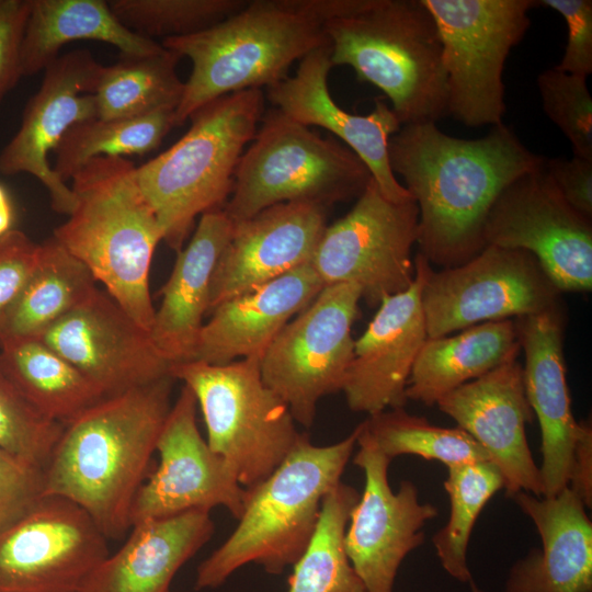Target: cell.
<instances>
[{
  "instance_id": "1",
  "label": "cell",
  "mask_w": 592,
  "mask_h": 592,
  "mask_svg": "<svg viewBox=\"0 0 592 592\" xmlns=\"http://www.w3.org/2000/svg\"><path fill=\"white\" fill-rule=\"evenodd\" d=\"M388 158L419 208V253L443 269L486 247L485 224L497 198L546 161L503 123L478 139L453 137L434 122L401 125L388 141Z\"/></svg>"
},
{
  "instance_id": "2",
  "label": "cell",
  "mask_w": 592,
  "mask_h": 592,
  "mask_svg": "<svg viewBox=\"0 0 592 592\" xmlns=\"http://www.w3.org/2000/svg\"><path fill=\"white\" fill-rule=\"evenodd\" d=\"M171 375L105 397L64 425L43 468L45 496L83 509L107 538L130 527L134 499L171 409Z\"/></svg>"
},
{
  "instance_id": "3",
  "label": "cell",
  "mask_w": 592,
  "mask_h": 592,
  "mask_svg": "<svg viewBox=\"0 0 592 592\" xmlns=\"http://www.w3.org/2000/svg\"><path fill=\"white\" fill-rule=\"evenodd\" d=\"M300 1L322 26L332 66L383 91L401 125L447 115L441 39L421 0Z\"/></svg>"
},
{
  "instance_id": "4",
  "label": "cell",
  "mask_w": 592,
  "mask_h": 592,
  "mask_svg": "<svg viewBox=\"0 0 592 592\" xmlns=\"http://www.w3.org/2000/svg\"><path fill=\"white\" fill-rule=\"evenodd\" d=\"M136 170L123 157L90 160L71 178L76 205L53 238L150 333L156 309L149 272L162 231Z\"/></svg>"
},
{
  "instance_id": "5",
  "label": "cell",
  "mask_w": 592,
  "mask_h": 592,
  "mask_svg": "<svg viewBox=\"0 0 592 592\" xmlns=\"http://www.w3.org/2000/svg\"><path fill=\"white\" fill-rule=\"evenodd\" d=\"M358 426L321 446L301 433L278 467L249 497L238 525L197 567L194 588L217 589L238 569L255 563L270 574L294 566L308 546L326 494L341 482Z\"/></svg>"
},
{
  "instance_id": "6",
  "label": "cell",
  "mask_w": 592,
  "mask_h": 592,
  "mask_svg": "<svg viewBox=\"0 0 592 592\" xmlns=\"http://www.w3.org/2000/svg\"><path fill=\"white\" fill-rule=\"evenodd\" d=\"M328 44L319 20L300 0L248 1L209 29L162 39L163 48L192 61L175 127L218 98L280 82L296 60Z\"/></svg>"
},
{
  "instance_id": "7",
  "label": "cell",
  "mask_w": 592,
  "mask_h": 592,
  "mask_svg": "<svg viewBox=\"0 0 592 592\" xmlns=\"http://www.w3.org/2000/svg\"><path fill=\"white\" fill-rule=\"evenodd\" d=\"M264 115L260 89L218 98L195 111L189 130L170 148L137 167V180L162 231L179 252L197 216L223 209L238 162Z\"/></svg>"
},
{
  "instance_id": "8",
  "label": "cell",
  "mask_w": 592,
  "mask_h": 592,
  "mask_svg": "<svg viewBox=\"0 0 592 592\" xmlns=\"http://www.w3.org/2000/svg\"><path fill=\"white\" fill-rule=\"evenodd\" d=\"M371 179L366 164L344 144L272 109L238 162L223 210L236 224L281 203L327 208L358 197Z\"/></svg>"
},
{
  "instance_id": "9",
  "label": "cell",
  "mask_w": 592,
  "mask_h": 592,
  "mask_svg": "<svg viewBox=\"0 0 592 592\" xmlns=\"http://www.w3.org/2000/svg\"><path fill=\"white\" fill-rule=\"evenodd\" d=\"M169 373L194 394L209 448L244 489L265 480L298 442L301 433L289 408L262 379L260 357L177 363Z\"/></svg>"
},
{
  "instance_id": "10",
  "label": "cell",
  "mask_w": 592,
  "mask_h": 592,
  "mask_svg": "<svg viewBox=\"0 0 592 592\" xmlns=\"http://www.w3.org/2000/svg\"><path fill=\"white\" fill-rule=\"evenodd\" d=\"M434 19L447 80V115L468 127L505 113V60L526 34L536 0H421Z\"/></svg>"
},
{
  "instance_id": "11",
  "label": "cell",
  "mask_w": 592,
  "mask_h": 592,
  "mask_svg": "<svg viewBox=\"0 0 592 592\" xmlns=\"http://www.w3.org/2000/svg\"><path fill=\"white\" fill-rule=\"evenodd\" d=\"M361 299L362 291L355 284L323 286L260 357L263 382L305 428L312 425L322 397L342 391L353 357L352 326Z\"/></svg>"
},
{
  "instance_id": "12",
  "label": "cell",
  "mask_w": 592,
  "mask_h": 592,
  "mask_svg": "<svg viewBox=\"0 0 592 592\" xmlns=\"http://www.w3.org/2000/svg\"><path fill=\"white\" fill-rule=\"evenodd\" d=\"M419 208L413 198H386L373 178L343 217L327 225L311 265L323 286L351 283L374 307L406 291L414 280L411 250L418 239Z\"/></svg>"
},
{
  "instance_id": "13",
  "label": "cell",
  "mask_w": 592,
  "mask_h": 592,
  "mask_svg": "<svg viewBox=\"0 0 592 592\" xmlns=\"http://www.w3.org/2000/svg\"><path fill=\"white\" fill-rule=\"evenodd\" d=\"M560 293L530 252L487 244L460 265L430 269L421 293L426 335L555 309Z\"/></svg>"
},
{
  "instance_id": "14",
  "label": "cell",
  "mask_w": 592,
  "mask_h": 592,
  "mask_svg": "<svg viewBox=\"0 0 592 592\" xmlns=\"http://www.w3.org/2000/svg\"><path fill=\"white\" fill-rule=\"evenodd\" d=\"M483 238L486 246L533 254L560 292L592 288L591 219L565 201L545 164L500 194L488 214Z\"/></svg>"
},
{
  "instance_id": "15",
  "label": "cell",
  "mask_w": 592,
  "mask_h": 592,
  "mask_svg": "<svg viewBox=\"0 0 592 592\" xmlns=\"http://www.w3.org/2000/svg\"><path fill=\"white\" fill-rule=\"evenodd\" d=\"M107 539L76 503L42 497L0 530V592H77L110 554Z\"/></svg>"
},
{
  "instance_id": "16",
  "label": "cell",
  "mask_w": 592,
  "mask_h": 592,
  "mask_svg": "<svg viewBox=\"0 0 592 592\" xmlns=\"http://www.w3.org/2000/svg\"><path fill=\"white\" fill-rule=\"evenodd\" d=\"M196 409L194 394L183 385L157 441L159 464L134 499L132 525L216 506L226 508L237 520L242 514L249 490L201 435Z\"/></svg>"
},
{
  "instance_id": "17",
  "label": "cell",
  "mask_w": 592,
  "mask_h": 592,
  "mask_svg": "<svg viewBox=\"0 0 592 592\" xmlns=\"http://www.w3.org/2000/svg\"><path fill=\"white\" fill-rule=\"evenodd\" d=\"M356 444L353 463L363 470L365 482L350 514L344 549L367 592H394L402 561L424 543L423 527L439 511L419 500L410 480L394 491L388 480L391 459L358 435Z\"/></svg>"
},
{
  "instance_id": "18",
  "label": "cell",
  "mask_w": 592,
  "mask_h": 592,
  "mask_svg": "<svg viewBox=\"0 0 592 592\" xmlns=\"http://www.w3.org/2000/svg\"><path fill=\"white\" fill-rule=\"evenodd\" d=\"M102 66L86 49L58 56L45 68L19 129L0 151V173L33 175L47 190L52 208L67 216L75 208L76 197L54 171L48 155L70 127L98 117L94 91Z\"/></svg>"
},
{
  "instance_id": "19",
  "label": "cell",
  "mask_w": 592,
  "mask_h": 592,
  "mask_svg": "<svg viewBox=\"0 0 592 592\" xmlns=\"http://www.w3.org/2000/svg\"><path fill=\"white\" fill-rule=\"evenodd\" d=\"M36 338L75 365L106 397L170 375L171 364L157 350L150 333L99 287Z\"/></svg>"
},
{
  "instance_id": "20",
  "label": "cell",
  "mask_w": 592,
  "mask_h": 592,
  "mask_svg": "<svg viewBox=\"0 0 592 592\" xmlns=\"http://www.w3.org/2000/svg\"><path fill=\"white\" fill-rule=\"evenodd\" d=\"M414 280L403 292L386 296L354 351L342 388L352 411L368 415L403 408L415 358L425 342L422 287L431 269L419 252L413 259Z\"/></svg>"
},
{
  "instance_id": "21",
  "label": "cell",
  "mask_w": 592,
  "mask_h": 592,
  "mask_svg": "<svg viewBox=\"0 0 592 592\" xmlns=\"http://www.w3.org/2000/svg\"><path fill=\"white\" fill-rule=\"evenodd\" d=\"M436 406L486 451L502 474L506 497L543 496L539 466L526 439L533 410L517 358L452 390Z\"/></svg>"
},
{
  "instance_id": "22",
  "label": "cell",
  "mask_w": 592,
  "mask_h": 592,
  "mask_svg": "<svg viewBox=\"0 0 592 592\" xmlns=\"http://www.w3.org/2000/svg\"><path fill=\"white\" fill-rule=\"evenodd\" d=\"M329 44L305 56L294 76L266 88V98L289 118L307 126L322 127L338 137L368 168L383 195L396 203L411 200L392 173L388 141L401 127L391 107L376 99L367 115L352 114L340 107L328 89L332 69Z\"/></svg>"
},
{
  "instance_id": "23",
  "label": "cell",
  "mask_w": 592,
  "mask_h": 592,
  "mask_svg": "<svg viewBox=\"0 0 592 592\" xmlns=\"http://www.w3.org/2000/svg\"><path fill=\"white\" fill-rule=\"evenodd\" d=\"M327 208L291 202L234 224L213 273L212 312L223 301L311 263L327 227Z\"/></svg>"
},
{
  "instance_id": "24",
  "label": "cell",
  "mask_w": 592,
  "mask_h": 592,
  "mask_svg": "<svg viewBox=\"0 0 592 592\" xmlns=\"http://www.w3.org/2000/svg\"><path fill=\"white\" fill-rule=\"evenodd\" d=\"M515 327L525 356V394L540 428L543 497H553L568 486L580 431L566 380L561 316L555 308L520 317Z\"/></svg>"
},
{
  "instance_id": "25",
  "label": "cell",
  "mask_w": 592,
  "mask_h": 592,
  "mask_svg": "<svg viewBox=\"0 0 592 592\" xmlns=\"http://www.w3.org/2000/svg\"><path fill=\"white\" fill-rule=\"evenodd\" d=\"M511 499L534 524L540 548L512 565L504 592H592V523L579 497L566 487L553 497Z\"/></svg>"
},
{
  "instance_id": "26",
  "label": "cell",
  "mask_w": 592,
  "mask_h": 592,
  "mask_svg": "<svg viewBox=\"0 0 592 592\" xmlns=\"http://www.w3.org/2000/svg\"><path fill=\"white\" fill-rule=\"evenodd\" d=\"M322 288L308 263L223 301L201 329L194 361L224 365L238 357H261Z\"/></svg>"
},
{
  "instance_id": "27",
  "label": "cell",
  "mask_w": 592,
  "mask_h": 592,
  "mask_svg": "<svg viewBox=\"0 0 592 592\" xmlns=\"http://www.w3.org/2000/svg\"><path fill=\"white\" fill-rule=\"evenodd\" d=\"M127 540L109 554L77 592H170L180 568L213 536L210 511L191 510L132 525Z\"/></svg>"
},
{
  "instance_id": "28",
  "label": "cell",
  "mask_w": 592,
  "mask_h": 592,
  "mask_svg": "<svg viewBox=\"0 0 592 592\" xmlns=\"http://www.w3.org/2000/svg\"><path fill=\"white\" fill-rule=\"evenodd\" d=\"M232 229L234 223L223 209L205 213L187 244L177 252L150 330L155 346L171 365L194 361L209 309L212 276Z\"/></svg>"
},
{
  "instance_id": "29",
  "label": "cell",
  "mask_w": 592,
  "mask_h": 592,
  "mask_svg": "<svg viewBox=\"0 0 592 592\" xmlns=\"http://www.w3.org/2000/svg\"><path fill=\"white\" fill-rule=\"evenodd\" d=\"M75 41L110 44L123 57L147 56L163 48L125 27L107 1L31 0L21 47L22 76L44 71L61 47Z\"/></svg>"
},
{
  "instance_id": "30",
  "label": "cell",
  "mask_w": 592,
  "mask_h": 592,
  "mask_svg": "<svg viewBox=\"0 0 592 592\" xmlns=\"http://www.w3.org/2000/svg\"><path fill=\"white\" fill-rule=\"evenodd\" d=\"M521 351L515 321L479 323L457 334L426 338L408 380L406 396L433 406L446 394L517 358Z\"/></svg>"
},
{
  "instance_id": "31",
  "label": "cell",
  "mask_w": 592,
  "mask_h": 592,
  "mask_svg": "<svg viewBox=\"0 0 592 592\" xmlns=\"http://www.w3.org/2000/svg\"><path fill=\"white\" fill-rule=\"evenodd\" d=\"M96 287V281L87 266L58 241L52 237L42 242L33 272L18 297L0 316V344L38 337Z\"/></svg>"
},
{
  "instance_id": "32",
  "label": "cell",
  "mask_w": 592,
  "mask_h": 592,
  "mask_svg": "<svg viewBox=\"0 0 592 592\" xmlns=\"http://www.w3.org/2000/svg\"><path fill=\"white\" fill-rule=\"evenodd\" d=\"M0 358L32 405L64 425L106 397L75 365L38 338L2 342Z\"/></svg>"
},
{
  "instance_id": "33",
  "label": "cell",
  "mask_w": 592,
  "mask_h": 592,
  "mask_svg": "<svg viewBox=\"0 0 592 592\" xmlns=\"http://www.w3.org/2000/svg\"><path fill=\"white\" fill-rule=\"evenodd\" d=\"M180 58L162 48L156 54L123 57L102 66L94 91L98 117H134L163 109L177 110L184 89L177 72Z\"/></svg>"
},
{
  "instance_id": "34",
  "label": "cell",
  "mask_w": 592,
  "mask_h": 592,
  "mask_svg": "<svg viewBox=\"0 0 592 592\" xmlns=\"http://www.w3.org/2000/svg\"><path fill=\"white\" fill-rule=\"evenodd\" d=\"M358 498V491L342 481L326 494L316 531L293 566L288 592H367L344 549L346 525Z\"/></svg>"
},
{
  "instance_id": "35",
  "label": "cell",
  "mask_w": 592,
  "mask_h": 592,
  "mask_svg": "<svg viewBox=\"0 0 592 592\" xmlns=\"http://www.w3.org/2000/svg\"><path fill=\"white\" fill-rule=\"evenodd\" d=\"M174 127L175 109L134 117H94L78 123L54 149L53 169L66 182L94 158H125L155 150Z\"/></svg>"
},
{
  "instance_id": "36",
  "label": "cell",
  "mask_w": 592,
  "mask_h": 592,
  "mask_svg": "<svg viewBox=\"0 0 592 592\" xmlns=\"http://www.w3.org/2000/svg\"><path fill=\"white\" fill-rule=\"evenodd\" d=\"M446 468L444 489L449 498V517L432 542L443 569L456 581L471 583L467 558L469 539L488 501L504 488V479L490 460Z\"/></svg>"
},
{
  "instance_id": "37",
  "label": "cell",
  "mask_w": 592,
  "mask_h": 592,
  "mask_svg": "<svg viewBox=\"0 0 592 592\" xmlns=\"http://www.w3.org/2000/svg\"><path fill=\"white\" fill-rule=\"evenodd\" d=\"M358 436L392 459L401 455L439 460L446 467L490 460L486 451L460 428H443L403 408L368 415L358 424ZM491 462V460H490Z\"/></svg>"
},
{
  "instance_id": "38",
  "label": "cell",
  "mask_w": 592,
  "mask_h": 592,
  "mask_svg": "<svg viewBox=\"0 0 592 592\" xmlns=\"http://www.w3.org/2000/svg\"><path fill=\"white\" fill-rule=\"evenodd\" d=\"M117 20L132 32L175 38L209 29L241 10L246 0H111Z\"/></svg>"
},
{
  "instance_id": "39",
  "label": "cell",
  "mask_w": 592,
  "mask_h": 592,
  "mask_svg": "<svg viewBox=\"0 0 592 592\" xmlns=\"http://www.w3.org/2000/svg\"><path fill=\"white\" fill-rule=\"evenodd\" d=\"M64 424L43 414L23 395L0 358V447L44 468Z\"/></svg>"
},
{
  "instance_id": "40",
  "label": "cell",
  "mask_w": 592,
  "mask_h": 592,
  "mask_svg": "<svg viewBox=\"0 0 592 592\" xmlns=\"http://www.w3.org/2000/svg\"><path fill=\"white\" fill-rule=\"evenodd\" d=\"M583 76L549 68L537 77L548 118L570 141L574 156L592 160V98Z\"/></svg>"
},
{
  "instance_id": "41",
  "label": "cell",
  "mask_w": 592,
  "mask_h": 592,
  "mask_svg": "<svg viewBox=\"0 0 592 592\" xmlns=\"http://www.w3.org/2000/svg\"><path fill=\"white\" fill-rule=\"evenodd\" d=\"M43 492V469L0 447V530L27 513Z\"/></svg>"
},
{
  "instance_id": "42",
  "label": "cell",
  "mask_w": 592,
  "mask_h": 592,
  "mask_svg": "<svg viewBox=\"0 0 592 592\" xmlns=\"http://www.w3.org/2000/svg\"><path fill=\"white\" fill-rule=\"evenodd\" d=\"M540 5L557 11L566 21L567 44L557 69L588 77L592 73V1L540 0Z\"/></svg>"
},
{
  "instance_id": "43",
  "label": "cell",
  "mask_w": 592,
  "mask_h": 592,
  "mask_svg": "<svg viewBox=\"0 0 592 592\" xmlns=\"http://www.w3.org/2000/svg\"><path fill=\"white\" fill-rule=\"evenodd\" d=\"M41 243L12 229L0 237V316L14 301L38 260Z\"/></svg>"
},
{
  "instance_id": "44",
  "label": "cell",
  "mask_w": 592,
  "mask_h": 592,
  "mask_svg": "<svg viewBox=\"0 0 592 592\" xmlns=\"http://www.w3.org/2000/svg\"><path fill=\"white\" fill-rule=\"evenodd\" d=\"M31 0H0V104L23 77L21 47Z\"/></svg>"
},
{
  "instance_id": "45",
  "label": "cell",
  "mask_w": 592,
  "mask_h": 592,
  "mask_svg": "<svg viewBox=\"0 0 592 592\" xmlns=\"http://www.w3.org/2000/svg\"><path fill=\"white\" fill-rule=\"evenodd\" d=\"M545 170L565 201L592 219V160L574 155L546 159Z\"/></svg>"
},
{
  "instance_id": "46",
  "label": "cell",
  "mask_w": 592,
  "mask_h": 592,
  "mask_svg": "<svg viewBox=\"0 0 592 592\" xmlns=\"http://www.w3.org/2000/svg\"><path fill=\"white\" fill-rule=\"evenodd\" d=\"M587 509L592 506V426L590 420L580 421L574 444L568 486Z\"/></svg>"
},
{
  "instance_id": "47",
  "label": "cell",
  "mask_w": 592,
  "mask_h": 592,
  "mask_svg": "<svg viewBox=\"0 0 592 592\" xmlns=\"http://www.w3.org/2000/svg\"><path fill=\"white\" fill-rule=\"evenodd\" d=\"M14 208L7 190L0 184V237L12 230Z\"/></svg>"
},
{
  "instance_id": "48",
  "label": "cell",
  "mask_w": 592,
  "mask_h": 592,
  "mask_svg": "<svg viewBox=\"0 0 592 592\" xmlns=\"http://www.w3.org/2000/svg\"><path fill=\"white\" fill-rule=\"evenodd\" d=\"M470 592H483L478 585H476L474 582L470 583Z\"/></svg>"
}]
</instances>
